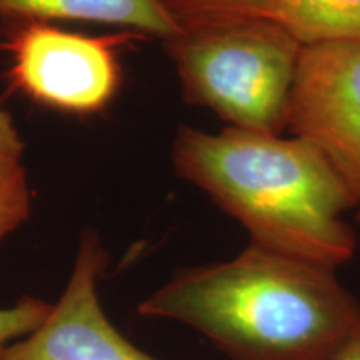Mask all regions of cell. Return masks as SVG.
I'll use <instances>...</instances> for the list:
<instances>
[{
  "instance_id": "cell-1",
  "label": "cell",
  "mask_w": 360,
  "mask_h": 360,
  "mask_svg": "<svg viewBox=\"0 0 360 360\" xmlns=\"http://www.w3.org/2000/svg\"><path fill=\"white\" fill-rule=\"evenodd\" d=\"M137 310L193 328L229 360H322L360 328L359 300L335 269L255 244L179 269Z\"/></svg>"
},
{
  "instance_id": "cell-2",
  "label": "cell",
  "mask_w": 360,
  "mask_h": 360,
  "mask_svg": "<svg viewBox=\"0 0 360 360\" xmlns=\"http://www.w3.org/2000/svg\"><path fill=\"white\" fill-rule=\"evenodd\" d=\"M175 174L245 227L250 244L337 269L357 250L344 220L355 202L309 142L225 127L182 125L172 142Z\"/></svg>"
},
{
  "instance_id": "cell-3",
  "label": "cell",
  "mask_w": 360,
  "mask_h": 360,
  "mask_svg": "<svg viewBox=\"0 0 360 360\" xmlns=\"http://www.w3.org/2000/svg\"><path fill=\"white\" fill-rule=\"evenodd\" d=\"M184 98L217 114L227 127L281 135L304 45L262 19L182 24L164 40Z\"/></svg>"
},
{
  "instance_id": "cell-4",
  "label": "cell",
  "mask_w": 360,
  "mask_h": 360,
  "mask_svg": "<svg viewBox=\"0 0 360 360\" xmlns=\"http://www.w3.org/2000/svg\"><path fill=\"white\" fill-rule=\"evenodd\" d=\"M0 35L11 87L72 115L101 114L110 105L122 80L120 52L146 39L134 30L87 35L45 20H7Z\"/></svg>"
},
{
  "instance_id": "cell-5",
  "label": "cell",
  "mask_w": 360,
  "mask_h": 360,
  "mask_svg": "<svg viewBox=\"0 0 360 360\" xmlns=\"http://www.w3.org/2000/svg\"><path fill=\"white\" fill-rule=\"evenodd\" d=\"M287 129L319 150L352 195L360 220V44L305 45Z\"/></svg>"
},
{
  "instance_id": "cell-6",
  "label": "cell",
  "mask_w": 360,
  "mask_h": 360,
  "mask_svg": "<svg viewBox=\"0 0 360 360\" xmlns=\"http://www.w3.org/2000/svg\"><path fill=\"white\" fill-rule=\"evenodd\" d=\"M107 252L94 231H84L69 282L44 322L12 342L0 360H159L125 339L98 299Z\"/></svg>"
},
{
  "instance_id": "cell-7",
  "label": "cell",
  "mask_w": 360,
  "mask_h": 360,
  "mask_svg": "<svg viewBox=\"0 0 360 360\" xmlns=\"http://www.w3.org/2000/svg\"><path fill=\"white\" fill-rule=\"evenodd\" d=\"M0 17L117 25L162 40L180 30L164 0H0Z\"/></svg>"
},
{
  "instance_id": "cell-8",
  "label": "cell",
  "mask_w": 360,
  "mask_h": 360,
  "mask_svg": "<svg viewBox=\"0 0 360 360\" xmlns=\"http://www.w3.org/2000/svg\"><path fill=\"white\" fill-rule=\"evenodd\" d=\"M215 19L274 22L304 47L332 42L360 44V0H244L202 20Z\"/></svg>"
},
{
  "instance_id": "cell-9",
  "label": "cell",
  "mask_w": 360,
  "mask_h": 360,
  "mask_svg": "<svg viewBox=\"0 0 360 360\" xmlns=\"http://www.w3.org/2000/svg\"><path fill=\"white\" fill-rule=\"evenodd\" d=\"M51 309V302L32 295L20 297L12 307L0 309V355L12 342L34 332Z\"/></svg>"
},
{
  "instance_id": "cell-10",
  "label": "cell",
  "mask_w": 360,
  "mask_h": 360,
  "mask_svg": "<svg viewBox=\"0 0 360 360\" xmlns=\"http://www.w3.org/2000/svg\"><path fill=\"white\" fill-rule=\"evenodd\" d=\"M30 207L32 192L24 170L0 188V245L29 219Z\"/></svg>"
},
{
  "instance_id": "cell-11",
  "label": "cell",
  "mask_w": 360,
  "mask_h": 360,
  "mask_svg": "<svg viewBox=\"0 0 360 360\" xmlns=\"http://www.w3.org/2000/svg\"><path fill=\"white\" fill-rule=\"evenodd\" d=\"M24 141L12 115L0 105V188L24 172Z\"/></svg>"
},
{
  "instance_id": "cell-12",
  "label": "cell",
  "mask_w": 360,
  "mask_h": 360,
  "mask_svg": "<svg viewBox=\"0 0 360 360\" xmlns=\"http://www.w3.org/2000/svg\"><path fill=\"white\" fill-rule=\"evenodd\" d=\"M244 0H164L177 24H187L212 17Z\"/></svg>"
},
{
  "instance_id": "cell-13",
  "label": "cell",
  "mask_w": 360,
  "mask_h": 360,
  "mask_svg": "<svg viewBox=\"0 0 360 360\" xmlns=\"http://www.w3.org/2000/svg\"><path fill=\"white\" fill-rule=\"evenodd\" d=\"M322 360H360V328Z\"/></svg>"
}]
</instances>
